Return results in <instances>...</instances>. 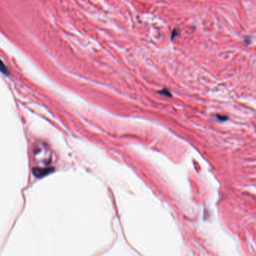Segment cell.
Masks as SVG:
<instances>
[{
	"label": "cell",
	"mask_w": 256,
	"mask_h": 256,
	"mask_svg": "<svg viewBox=\"0 0 256 256\" xmlns=\"http://www.w3.org/2000/svg\"><path fill=\"white\" fill-rule=\"evenodd\" d=\"M179 32H179L178 28H175L174 31L172 32V38H173L175 36H178L179 34Z\"/></svg>",
	"instance_id": "obj_3"
},
{
	"label": "cell",
	"mask_w": 256,
	"mask_h": 256,
	"mask_svg": "<svg viewBox=\"0 0 256 256\" xmlns=\"http://www.w3.org/2000/svg\"><path fill=\"white\" fill-rule=\"evenodd\" d=\"M34 174L37 175L38 177H41V176H44V175H46L47 173H48V169H40V170H38V169H34Z\"/></svg>",
	"instance_id": "obj_1"
},
{
	"label": "cell",
	"mask_w": 256,
	"mask_h": 256,
	"mask_svg": "<svg viewBox=\"0 0 256 256\" xmlns=\"http://www.w3.org/2000/svg\"><path fill=\"white\" fill-rule=\"evenodd\" d=\"M0 71L5 74H8V69H7L5 65L3 64V62L1 61V59H0Z\"/></svg>",
	"instance_id": "obj_2"
}]
</instances>
